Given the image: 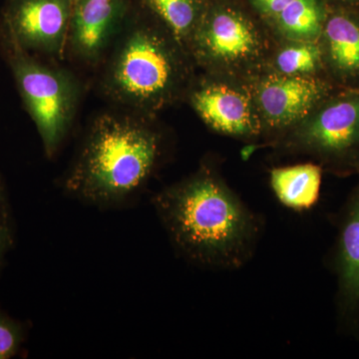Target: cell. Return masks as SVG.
<instances>
[{"mask_svg":"<svg viewBox=\"0 0 359 359\" xmlns=\"http://www.w3.org/2000/svg\"><path fill=\"white\" fill-rule=\"evenodd\" d=\"M172 244L209 268H240L256 249L262 224L218 175L203 168L153 198Z\"/></svg>","mask_w":359,"mask_h":359,"instance_id":"1","label":"cell"},{"mask_svg":"<svg viewBox=\"0 0 359 359\" xmlns=\"http://www.w3.org/2000/svg\"><path fill=\"white\" fill-rule=\"evenodd\" d=\"M161 154V135L143 116H99L66 176V193L98 209L128 207L147 186Z\"/></svg>","mask_w":359,"mask_h":359,"instance_id":"2","label":"cell"},{"mask_svg":"<svg viewBox=\"0 0 359 359\" xmlns=\"http://www.w3.org/2000/svg\"><path fill=\"white\" fill-rule=\"evenodd\" d=\"M104 89L135 113L151 114L171 103L185 83L182 45L166 28L134 22L118 34Z\"/></svg>","mask_w":359,"mask_h":359,"instance_id":"3","label":"cell"},{"mask_svg":"<svg viewBox=\"0 0 359 359\" xmlns=\"http://www.w3.org/2000/svg\"><path fill=\"white\" fill-rule=\"evenodd\" d=\"M0 45L26 110L39 131L45 154L52 157L72 121L77 102L76 84L65 71L39 62L1 28Z\"/></svg>","mask_w":359,"mask_h":359,"instance_id":"4","label":"cell"},{"mask_svg":"<svg viewBox=\"0 0 359 359\" xmlns=\"http://www.w3.org/2000/svg\"><path fill=\"white\" fill-rule=\"evenodd\" d=\"M290 142L334 173L359 175V90L334 92L297 125Z\"/></svg>","mask_w":359,"mask_h":359,"instance_id":"5","label":"cell"},{"mask_svg":"<svg viewBox=\"0 0 359 359\" xmlns=\"http://www.w3.org/2000/svg\"><path fill=\"white\" fill-rule=\"evenodd\" d=\"M189 42L200 62L215 67H240L256 60L262 50L252 21L228 7L204 13Z\"/></svg>","mask_w":359,"mask_h":359,"instance_id":"6","label":"cell"},{"mask_svg":"<svg viewBox=\"0 0 359 359\" xmlns=\"http://www.w3.org/2000/svg\"><path fill=\"white\" fill-rule=\"evenodd\" d=\"M71 8L72 0H6L0 28L29 53L57 54L68 39Z\"/></svg>","mask_w":359,"mask_h":359,"instance_id":"7","label":"cell"},{"mask_svg":"<svg viewBox=\"0 0 359 359\" xmlns=\"http://www.w3.org/2000/svg\"><path fill=\"white\" fill-rule=\"evenodd\" d=\"M337 87L318 76H269L257 87V110L271 128L294 126L337 92Z\"/></svg>","mask_w":359,"mask_h":359,"instance_id":"8","label":"cell"},{"mask_svg":"<svg viewBox=\"0 0 359 359\" xmlns=\"http://www.w3.org/2000/svg\"><path fill=\"white\" fill-rule=\"evenodd\" d=\"M339 320L351 332L359 330V182L340 215L334 254Z\"/></svg>","mask_w":359,"mask_h":359,"instance_id":"9","label":"cell"},{"mask_svg":"<svg viewBox=\"0 0 359 359\" xmlns=\"http://www.w3.org/2000/svg\"><path fill=\"white\" fill-rule=\"evenodd\" d=\"M126 0H72L68 39L85 61L98 60L124 26Z\"/></svg>","mask_w":359,"mask_h":359,"instance_id":"10","label":"cell"},{"mask_svg":"<svg viewBox=\"0 0 359 359\" xmlns=\"http://www.w3.org/2000/svg\"><path fill=\"white\" fill-rule=\"evenodd\" d=\"M318 41L330 81L340 89L359 90V11H330Z\"/></svg>","mask_w":359,"mask_h":359,"instance_id":"11","label":"cell"},{"mask_svg":"<svg viewBox=\"0 0 359 359\" xmlns=\"http://www.w3.org/2000/svg\"><path fill=\"white\" fill-rule=\"evenodd\" d=\"M194 109L215 131L250 137L259 131V119L252 101L240 90L222 83L202 85L191 96Z\"/></svg>","mask_w":359,"mask_h":359,"instance_id":"12","label":"cell"},{"mask_svg":"<svg viewBox=\"0 0 359 359\" xmlns=\"http://www.w3.org/2000/svg\"><path fill=\"white\" fill-rule=\"evenodd\" d=\"M321 178L323 169L311 163L276 168L271 172V190L285 207L306 211L320 199Z\"/></svg>","mask_w":359,"mask_h":359,"instance_id":"13","label":"cell"},{"mask_svg":"<svg viewBox=\"0 0 359 359\" xmlns=\"http://www.w3.org/2000/svg\"><path fill=\"white\" fill-rule=\"evenodd\" d=\"M327 14L320 0H292L275 18L290 41H318Z\"/></svg>","mask_w":359,"mask_h":359,"instance_id":"14","label":"cell"},{"mask_svg":"<svg viewBox=\"0 0 359 359\" xmlns=\"http://www.w3.org/2000/svg\"><path fill=\"white\" fill-rule=\"evenodd\" d=\"M165 28L183 46L190 41L203 13L200 0H144Z\"/></svg>","mask_w":359,"mask_h":359,"instance_id":"15","label":"cell"},{"mask_svg":"<svg viewBox=\"0 0 359 359\" xmlns=\"http://www.w3.org/2000/svg\"><path fill=\"white\" fill-rule=\"evenodd\" d=\"M276 69L290 76H318L325 71L320 41H292L276 54Z\"/></svg>","mask_w":359,"mask_h":359,"instance_id":"16","label":"cell"},{"mask_svg":"<svg viewBox=\"0 0 359 359\" xmlns=\"http://www.w3.org/2000/svg\"><path fill=\"white\" fill-rule=\"evenodd\" d=\"M25 339L22 325L0 311V359L13 358Z\"/></svg>","mask_w":359,"mask_h":359,"instance_id":"17","label":"cell"},{"mask_svg":"<svg viewBox=\"0 0 359 359\" xmlns=\"http://www.w3.org/2000/svg\"><path fill=\"white\" fill-rule=\"evenodd\" d=\"M13 244V235L7 211L6 187L0 178V268Z\"/></svg>","mask_w":359,"mask_h":359,"instance_id":"18","label":"cell"},{"mask_svg":"<svg viewBox=\"0 0 359 359\" xmlns=\"http://www.w3.org/2000/svg\"><path fill=\"white\" fill-rule=\"evenodd\" d=\"M292 0H252L257 11L266 15L276 18Z\"/></svg>","mask_w":359,"mask_h":359,"instance_id":"19","label":"cell"},{"mask_svg":"<svg viewBox=\"0 0 359 359\" xmlns=\"http://www.w3.org/2000/svg\"><path fill=\"white\" fill-rule=\"evenodd\" d=\"M335 1L344 6V9H349L348 7L356 6L359 4V0H335Z\"/></svg>","mask_w":359,"mask_h":359,"instance_id":"20","label":"cell"}]
</instances>
